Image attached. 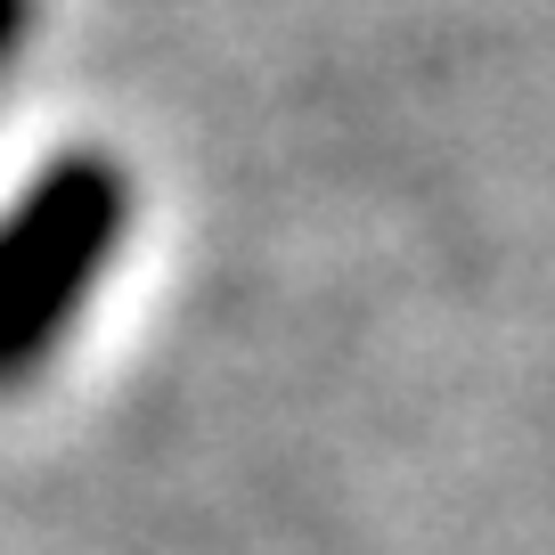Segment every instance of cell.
<instances>
[{"label": "cell", "mask_w": 555, "mask_h": 555, "mask_svg": "<svg viewBox=\"0 0 555 555\" xmlns=\"http://www.w3.org/2000/svg\"><path fill=\"white\" fill-rule=\"evenodd\" d=\"M122 229H131V180L99 147L57 156L17 196V212L0 221V384L34 376L50 344L90 311Z\"/></svg>", "instance_id": "cell-1"}, {"label": "cell", "mask_w": 555, "mask_h": 555, "mask_svg": "<svg viewBox=\"0 0 555 555\" xmlns=\"http://www.w3.org/2000/svg\"><path fill=\"white\" fill-rule=\"evenodd\" d=\"M25 25H34V0H0V57L25 41Z\"/></svg>", "instance_id": "cell-2"}]
</instances>
